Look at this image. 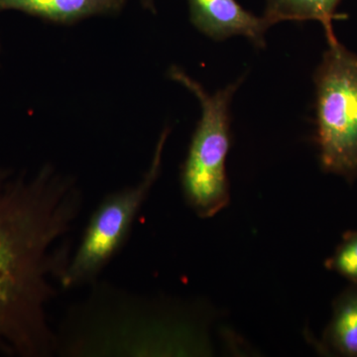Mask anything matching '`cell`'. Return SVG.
<instances>
[{
	"mask_svg": "<svg viewBox=\"0 0 357 357\" xmlns=\"http://www.w3.org/2000/svg\"><path fill=\"white\" fill-rule=\"evenodd\" d=\"M82 206L76 181L53 166L29 177L0 169V354L59 351L47 309L62 287Z\"/></svg>",
	"mask_w": 357,
	"mask_h": 357,
	"instance_id": "obj_1",
	"label": "cell"
},
{
	"mask_svg": "<svg viewBox=\"0 0 357 357\" xmlns=\"http://www.w3.org/2000/svg\"><path fill=\"white\" fill-rule=\"evenodd\" d=\"M168 77L189 89L201 103V119L183 164L181 183L192 211L199 218H211L225 210L230 201L227 175L231 146L230 103L243 79L211 95L178 66L169 69Z\"/></svg>",
	"mask_w": 357,
	"mask_h": 357,
	"instance_id": "obj_2",
	"label": "cell"
},
{
	"mask_svg": "<svg viewBox=\"0 0 357 357\" xmlns=\"http://www.w3.org/2000/svg\"><path fill=\"white\" fill-rule=\"evenodd\" d=\"M314 73L317 143L326 173L357 177V54L328 43Z\"/></svg>",
	"mask_w": 357,
	"mask_h": 357,
	"instance_id": "obj_3",
	"label": "cell"
},
{
	"mask_svg": "<svg viewBox=\"0 0 357 357\" xmlns=\"http://www.w3.org/2000/svg\"><path fill=\"white\" fill-rule=\"evenodd\" d=\"M169 133L170 129L165 128L160 135L151 164L139 182L107 195L93 211L63 276L64 290L95 282L123 248L161 173L162 157Z\"/></svg>",
	"mask_w": 357,
	"mask_h": 357,
	"instance_id": "obj_4",
	"label": "cell"
},
{
	"mask_svg": "<svg viewBox=\"0 0 357 357\" xmlns=\"http://www.w3.org/2000/svg\"><path fill=\"white\" fill-rule=\"evenodd\" d=\"M190 21L199 32L215 41L234 36L248 39L256 48L266 45L265 35L271 27L264 16L246 10L237 0H188Z\"/></svg>",
	"mask_w": 357,
	"mask_h": 357,
	"instance_id": "obj_5",
	"label": "cell"
},
{
	"mask_svg": "<svg viewBox=\"0 0 357 357\" xmlns=\"http://www.w3.org/2000/svg\"><path fill=\"white\" fill-rule=\"evenodd\" d=\"M126 0H0V11L17 10L48 22L72 25L93 15L116 14Z\"/></svg>",
	"mask_w": 357,
	"mask_h": 357,
	"instance_id": "obj_6",
	"label": "cell"
},
{
	"mask_svg": "<svg viewBox=\"0 0 357 357\" xmlns=\"http://www.w3.org/2000/svg\"><path fill=\"white\" fill-rule=\"evenodd\" d=\"M324 342L335 354L357 357V284H352L335 301Z\"/></svg>",
	"mask_w": 357,
	"mask_h": 357,
	"instance_id": "obj_7",
	"label": "cell"
},
{
	"mask_svg": "<svg viewBox=\"0 0 357 357\" xmlns=\"http://www.w3.org/2000/svg\"><path fill=\"white\" fill-rule=\"evenodd\" d=\"M342 0H265L264 17L273 26L283 21L314 20L325 29L328 43L337 41L333 21L337 18V7Z\"/></svg>",
	"mask_w": 357,
	"mask_h": 357,
	"instance_id": "obj_8",
	"label": "cell"
},
{
	"mask_svg": "<svg viewBox=\"0 0 357 357\" xmlns=\"http://www.w3.org/2000/svg\"><path fill=\"white\" fill-rule=\"evenodd\" d=\"M326 267L357 284V231L344 234L335 253L326 260Z\"/></svg>",
	"mask_w": 357,
	"mask_h": 357,
	"instance_id": "obj_9",
	"label": "cell"
},
{
	"mask_svg": "<svg viewBox=\"0 0 357 357\" xmlns=\"http://www.w3.org/2000/svg\"><path fill=\"white\" fill-rule=\"evenodd\" d=\"M143 6L155 13L154 0H142Z\"/></svg>",
	"mask_w": 357,
	"mask_h": 357,
	"instance_id": "obj_10",
	"label": "cell"
}]
</instances>
